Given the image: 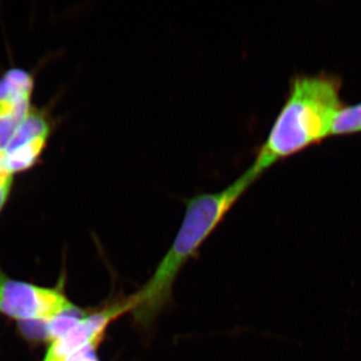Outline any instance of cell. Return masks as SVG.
<instances>
[{
    "instance_id": "1",
    "label": "cell",
    "mask_w": 361,
    "mask_h": 361,
    "mask_svg": "<svg viewBox=\"0 0 361 361\" xmlns=\"http://www.w3.org/2000/svg\"><path fill=\"white\" fill-rule=\"evenodd\" d=\"M260 178L249 166L243 174L224 189L213 193L197 194L185 200L186 211L172 246L151 279L137 293L130 296V312L137 324L145 327L153 323L170 300L173 285L180 268Z\"/></svg>"
},
{
    "instance_id": "2",
    "label": "cell",
    "mask_w": 361,
    "mask_h": 361,
    "mask_svg": "<svg viewBox=\"0 0 361 361\" xmlns=\"http://www.w3.org/2000/svg\"><path fill=\"white\" fill-rule=\"evenodd\" d=\"M341 85V78L326 73L291 78L283 106L250 165L261 177L279 161L331 135L344 106Z\"/></svg>"
},
{
    "instance_id": "3",
    "label": "cell",
    "mask_w": 361,
    "mask_h": 361,
    "mask_svg": "<svg viewBox=\"0 0 361 361\" xmlns=\"http://www.w3.org/2000/svg\"><path fill=\"white\" fill-rule=\"evenodd\" d=\"M77 307L63 292L18 281L0 272V312L18 322H49Z\"/></svg>"
},
{
    "instance_id": "4",
    "label": "cell",
    "mask_w": 361,
    "mask_h": 361,
    "mask_svg": "<svg viewBox=\"0 0 361 361\" xmlns=\"http://www.w3.org/2000/svg\"><path fill=\"white\" fill-rule=\"evenodd\" d=\"M132 310L130 297L85 314L65 336L51 342L44 361H63L87 346L99 345L111 322Z\"/></svg>"
},
{
    "instance_id": "5",
    "label": "cell",
    "mask_w": 361,
    "mask_h": 361,
    "mask_svg": "<svg viewBox=\"0 0 361 361\" xmlns=\"http://www.w3.org/2000/svg\"><path fill=\"white\" fill-rule=\"evenodd\" d=\"M49 126L39 111H30L1 152L4 167L13 174L32 167L47 144Z\"/></svg>"
},
{
    "instance_id": "6",
    "label": "cell",
    "mask_w": 361,
    "mask_h": 361,
    "mask_svg": "<svg viewBox=\"0 0 361 361\" xmlns=\"http://www.w3.org/2000/svg\"><path fill=\"white\" fill-rule=\"evenodd\" d=\"M33 78L28 71L11 68L0 77V104L32 99Z\"/></svg>"
},
{
    "instance_id": "7",
    "label": "cell",
    "mask_w": 361,
    "mask_h": 361,
    "mask_svg": "<svg viewBox=\"0 0 361 361\" xmlns=\"http://www.w3.org/2000/svg\"><path fill=\"white\" fill-rule=\"evenodd\" d=\"M97 348L96 346H87L63 361H99L96 353Z\"/></svg>"
}]
</instances>
